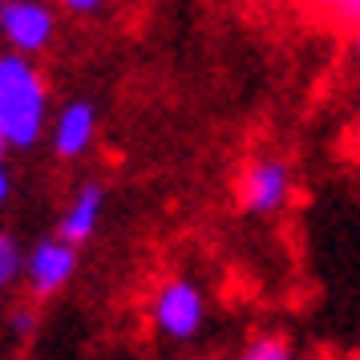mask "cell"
Segmentation results:
<instances>
[{"label":"cell","mask_w":360,"mask_h":360,"mask_svg":"<svg viewBox=\"0 0 360 360\" xmlns=\"http://www.w3.org/2000/svg\"><path fill=\"white\" fill-rule=\"evenodd\" d=\"M41 114H45V82L29 77V82L0 89V138L4 146H33L41 134Z\"/></svg>","instance_id":"obj_1"},{"label":"cell","mask_w":360,"mask_h":360,"mask_svg":"<svg viewBox=\"0 0 360 360\" xmlns=\"http://www.w3.org/2000/svg\"><path fill=\"white\" fill-rule=\"evenodd\" d=\"M0 25H4V37L17 45L20 53L41 49L53 33V17L41 8V4H29V0H17V4H4L0 13Z\"/></svg>","instance_id":"obj_2"},{"label":"cell","mask_w":360,"mask_h":360,"mask_svg":"<svg viewBox=\"0 0 360 360\" xmlns=\"http://www.w3.org/2000/svg\"><path fill=\"white\" fill-rule=\"evenodd\" d=\"M288 198V166L283 162H255L239 182V202L247 211H276Z\"/></svg>","instance_id":"obj_3"},{"label":"cell","mask_w":360,"mask_h":360,"mask_svg":"<svg viewBox=\"0 0 360 360\" xmlns=\"http://www.w3.org/2000/svg\"><path fill=\"white\" fill-rule=\"evenodd\" d=\"M198 316H202V304H198V292L191 283H170V288L158 295L154 320H158V328L170 332V336H191L198 328Z\"/></svg>","instance_id":"obj_4"},{"label":"cell","mask_w":360,"mask_h":360,"mask_svg":"<svg viewBox=\"0 0 360 360\" xmlns=\"http://www.w3.org/2000/svg\"><path fill=\"white\" fill-rule=\"evenodd\" d=\"M29 276H33V292L37 295L57 292V288L73 276V247L69 243H41L33 251Z\"/></svg>","instance_id":"obj_5"},{"label":"cell","mask_w":360,"mask_h":360,"mask_svg":"<svg viewBox=\"0 0 360 360\" xmlns=\"http://www.w3.org/2000/svg\"><path fill=\"white\" fill-rule=\"evenodd\" d=\"M89 138H94V110L89 105H69L65 117L57 122V154H82L89 146Z\"/></svg>","instance_id":"obj_6"},{"label":"cell","mask_w":360,"mask_h":360,"mask_svg":"<svg viewBox=\"0 0 360 360\" xmlns=\"http://www.w3.org/2000/svg\"><path fill=\"white\" fill-rule=\"evenodd\" d=\"M98 211H101V191H98V186H89V191H82V198H77V207L69 211L65 227H61V235H65V243H82V239H89V231H94V223H98Z\"/></svg>","instance_id":"obj_7"},{"label":"cell","mask_w":360,"mask_h":360,"mask_svg":"<svg viewBox=\"0 0 360 360\" xmlns=\"http://www.w3.org/2000/svg\"><path fill=\"white\" fill-rule=\"evenodd\" d=\"M29 77H33L29 61H20V57H4L0 61V89H13V85L29 82Z\"/></svg>","instance_id":"obj_8"},{"label":"cell","mask_w":360,"mask_h":360,"mask_svg":"<svg viewBox=\"0 0 360 360\" xmlns=\"http://www.w3.org/2000/svg\"><path fill=\"white\" fill-rule=\"evenodd\" d=\"M20 267V255H17V243L8 239V235H0V288L8 283V279L17 276Z\"/></svg>","instance_id":"obj_9"},{"label":"cell","mask_w":360,"mask_h":360,"mask_svg":"<svg viewBox=\"0 0 360 360\" xmlns=\"http://www.w3.org/2000/svg\"><path fill=\"white\" fill-rule=\"evenodd\" d=\"M288 356V344L276 340V336H267V340H255L247 348V360H283Z\"/></svg>","instance_id":"obj_10"},{"label":"cell","mask_w":360,"mask_h":360,"mask_svg":"<svg viewBox=\"0 0 360 360\" xmlns=\"http://www.w3.org/2000/svg\"><path fill=\"white\" fill-rule=\"evenodd\" d=\"M328 13H336L340 20H356V0H320Z\"/></svg>","instance_id":"obj_11"},{"label":"cell","mask_w":360,"mask_h":360,"mask_svg":"<svg viewBox=\"0 0 360 360\" xmlns=\"http://www.w3.org/2000/svg\"><path fill=\"white\" fill-rule=\"evenodd\" d=\"M69 8H73V13H89V8H98L101 0H65Z\"/></svg>","instance_id":"obj_12"},{"label":"cell","mask_w":360,"mask_h":360,"mask_svg":"<svg viewBox=\"0 0 360 360\" xmlns=\"http://www.w3.org/2000/svg\"><path fill=\"white\" fill-rule=\"evenodd\" d=\"M4 198H8V174L0 170V202H4Z\"/></svg>","instance_id":"obj_13"},{"label":"cell","mask_w":360,"mask_h":360,"mask_svg":"<svg viewBox=\"0 0 360 360\" xmlns=\"http://www.w3.org/2000/svg\"><path fill=\"white\" fill-rule=\"evenodd\" d=\"M0 154H4V138H0Z\"/></svg>","instance_id":"obj_14"}]
</instances>
